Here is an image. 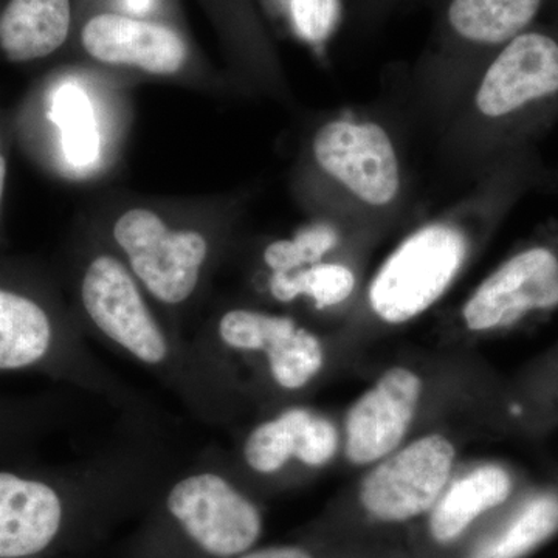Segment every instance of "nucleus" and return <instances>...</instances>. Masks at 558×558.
<instances>
[{
  "label": "nucleus",
  "mask_w": 558,
  "mask_h": 558,
  "mask_svg": "<svg viewBox=\"0 0 558 558\" xmlns=\"http://www.w3.org/2000/svg\"><path fill=\"white\" fill-rule=\"evenodd\" d=\"M72 307L84 336L156 377L205 424L226 421L233 400L199 348L142 288L108 242L72 271Z\"/></svg>",
  "instance_id": "f257e3e1"
},
{
  "label": "nucleus",
  "mask_w": 558,
  "mask_h": 558,
  "mask_svg": "<svg viewBox=\"0 0 558 558\" xmlns=\"http://www.w3.org/2000/svg\"><path fill=\"white\" fill-rule=\"evenodd\" d=\"M171 465L148 427L72 464L0 465V558L44 556L60 545L81 506L148 494Z\"/></svg>",
  "instance_id": "f03ea898"
},
{
  "label": "nucleus",
  "mask_w": 558,
  "mask_h": 558,
  "mask_svg": "<svg viewBox=\"0 0 558 558\" xmlns=\"http://www.w3.org/2000/svg\"><path fill=\"white\" fill-rule=\"evenodd\" d=\"M0 374H39L148 418V405L98 360L60 289L38 267L0 258Z\"/></svg>",
  "instance_id": "7ed1b4c3"
},
{
  "label": "nucleus",
  "mask_w": 558,
  "mask_h": 558,
  "mask_svg": "<svg viewBox=\"0 0 558 558\" xmlns=\"http://www.w3.org/2000/svg\"><path fill=\"white\" fill-rule=\"evenodd\" d=\"M510 185L506 171L490 165L464 196L411 230L371 279V314L403 325L435 306L508 209Z\"/></svg>",
  "instance_id": "20e7f679"
},
{
  "label": "nucleus",
  "mask_w": 558,
  "mask_h": 558,
  "mask_svg": "<svg viewBox=\"0 0 558 558\" xmlns=\"http://www.w3.org/2000/svg\"><path fill=\"white\" fill-rule=\"evenodd\" d=\"M300 196L319 219L349 231L392 222L407 204V175L391 132L343 112L314 131L300 171Z\"/></svg>",
  "instance_id": "39448f33"
},
{
  "label": "nucleus",
  "mask_w": 558,
  "mask_h": 558,
  "mask_svg": "<svg viewBox=\"0 0 558 558\" xmlns=\"http://www.w3.org/2000/svg\"><path fill=\"white\" fill-rule=\"evenodd\" d=\"M557 100L558 36L529 28L481 68L444 117L442 148L450 160L486 170Z\"/></svg>",
  "instance_id": "423d86ee"
},
{
  "label": "nucleus",
  "mask_w": 558,
  "mask_h": 558,
  "mask_svg": "<svg viewBox=\"0 0 558 558\" xmlns=\"http://www.w3.org/2000/svg\"><path fill=\"white\" fill-rule=\"evenodd\" d=\"M543 5L545 0H440L432 43L416 73L429 108L444 119L481 68L532 28Z\"/></svg>",
  "instance_id": "0eeeda50"
},
{
  "label": "nucleus",
  "mask_w": 558,
  "mask_h": 558,
  "mask_svg": "<svg viewBox=\"0 0 558 558\" xmlns=\"http://www.w3.org/2000/svg\"><path fill=\"white\" fill-rule=\"evenodd\" d=\"M108 244L154 303L183 330L218 255L213 233L175 226L150 208L132 207L113 219Z\"/></svg>",
  "instance_id": "6e6552de"
},
{
  "label": "nucleus",
  "mask_w": 558,
  "mask_h": 558,
  "mask_svg": "<svg viewBox=\"0 0 558 558\" xmlns=\"http://www.w3.org/2000/svg\"><path fill=\"white\" fill-rule=\"evenodd\" d=\"M231 475L223 459L208 450L161 486V512L201 556H241L263 534L258 506Z\"/></svg>",
  "instance_id": "1a4fd4ad"
},
{
  "label": "nucleus",
  "mask_w": 558,
  "mask_h": 558,
  "mask_svg": "<svg viewBox=\"0 0 558 558\" xmlns=\"http://www.w3.org/2000/svg\"><path fill=\"white\" fill-rule=\"evenodd\" d=\"M191 339L213 371L230 360L258 359L271 384L286 392L306 388L325 368L317 333L295 318L256 307L220 310Z\"/></svg>",
  "instance_id": "9d476101"
},
{
  "label": "nucleus",
  "mask_w": 558,
  "mask_h": 558,
  "mask_svg": "<svg viewBox=\"0 0 558 558\" xmlns=\"http://www.w3.org/2000/svg\"><path fill=\"white\" fill-rule=\"evenodd\" d=\"M558 312V223L487 275L462 304L470 332H498Z\"/></svg>",
  "instance_id": "9b49d317"
},
{
  "label": "nucleus",
  "mask_w": 558,
  "mask_h": 558,
  "mask_svg": "<svg viewBox=\"0 0 558 558\" xmlns=\"http://www.w3.org/2000/svg\"><path fill=\"white\" fill-rule=\"evenodd\" d=\"M80 49L110 68L134 69L156 76L178 75L189 65L191 46L170 21L138 17L97 7L75 28Z\"/></svg>",
  "instance_id": "f8f14e48"
},
{
  "label": "nucleus",
  "mask_w": 558,
  "mask_h": 558,
  "mask_svg": "<svg viewBox=\"0 0 558 558\" xmlns=\"http://www.w3.org/2000/svg\"><path fill=\"white\" fill-rule=\"evenodd\" d=\"M454 447L429 435L388 454L360 487V501L371 517L387 523L416 519L435 508L449 483Z\"/></svg>",
  "instance_id": "ddd939ff"
},
{
  "label": "nucleus",
  "mask_w": 558,
  "mask_h": 558,
  "mask_svg": "<svg viewBox=\"0 0 558 558\" xmlns=\"http://www.w3.org/2000/svg\"><path fill=\"white\" fill-rule=\"evenodd\" d=\"M422 381L413 371L392 368L349 410L347 454L355 465H366L398 449L409 432Z\"/></svg>",
  "instance_id": "4468645a"
},
{
  "label": "nucleus",
  "mask_w": 558,
  "mask_h": 558,
  "mask_svg": "<svg viewBox=\"0 0 558 558\" xmlns=\"http://www.w3.org/2000/svg\"><path fill=\"white\" fill-rule=\"evenodd\" d=\"M337 449L339 432L329 418L292 407L250 429L242 442L241 461L253 475L269 478L293 462L307 469L323 468Z\"/></svg>",
  "instance_id": "2eb2a0df"
},
{
  "label": "nucleus",
  "mask_w": 558,
  "mask_h": 558,
  "mask_svg": "<svg viewBox=\"0 0 558 558\" xmlns=\"http://www.w3.org/2000/svg\"><path fill=\"white\" fill-rule=\"evenodd\" d=\"M76 28L75 0H2L0 58L10 64L47 60Z\"/></svg>",
  "instance_id": "dca6fc26"
},
{
  "label": "nucleus",
  "mask_w": 558,
  "mask_h": 558,
  "mask_svg": "<svg viewBox=\"0 0 558 558\" xmlns=\"http://www.w3.org/2000/svg\"><path fill=\"white\" fill-rule=\"evenodd\" d=\"M512 494L513 478L508 470L497 464L481 465L442 494L429 517V531L436 542H454L473 521L505 505Z\"/></svg>",
  "instance_id": "f3484780"
},
{
  "label": "nucleus",
  "mask_w": 558,
  "mask_h": 558,
  "mask_svg": "<svg viewBox=\"0 0 558 558\" xmlns=\"http://www.w3.org/2000/svg\"><path fill=\"white\" fill-rule=\"evenodd\" d=\"M231 57L260 83H279L281 70L274 40L255 0H202Z\"/></svg>",
  "instance_id": "a211bd4d"
},
{
  "label": "nucleus",
  "mask_w": 558,
  "mask_h": 558,
  "mask_svg": "<svg viewBox=\"0 0 558 558\" xmlns=\"http://www.w3.org/2000/svg\"><path fill=\"white\" fill-rule=\"evenodd\" d=\"M357 288V275L341 260L325 259L292 274H269L271 299L289 304L310 300L315 310L326 311L347 303Z\"/></svg>",
  "instance_id": "6ab92c4d"
},
{
  "label": "nucleus",
  "mask_w": 558,
  "mask_h": 558,
  "mask_svg": "<svg viewBox=\"0 0 558 558\" xmlns=\"http://www.w3.org/2000/svg\"><path fill=\"white\" fill-rule=\"evenodd\" d=\"M58 422L47 400L0 396V465L25 462Z\"/></svg>",
  "instance_id": "aec40b11"
},
{
  "label": "nucleus",
  "mask_w": 558,
  "mask_h": 558,
  "mask_svg": "<svg viewBox=\"0 0 558 558\" xmlns=\"http://www.w3.org/2000/svg\"><path fill=\"white\" fill-rule=\"evenodd\" d=\"M351 233L339 223L315 218L292 238L270 242L263 252V263L269 274H292L329 259Z\"/></svg>",
  "instance_id": "412c9836"
},
{
  "label": "nucleus",
  "mask_w": 558,
  "mask_h": 558,
  "mask_svg": "<svg viewBox=\"0 0 558 558\" xmlns=\"http://www.w3.org/2000/svg\"><path fill=\"white\" fill-rule=\"evenodd\" d=\"M288 22L289 31L314 49H325L339 27L341 0H263Z\"/></svg>",
  "instance_id": "4be33fe9"
},
{
  "label": "nucleus",
  "mask_w": 558,
  "mask_h": 558,
  "mask_svg": "<svg viewBox=\"0 0 558 558\" xmlns=\"http://www.w3.org/2000/svg\"><path fill=\"white\" fill-rule=\"evenodd\" d=\"M54 120L62 131L65 154L72 163L86 165L97 156L92 109L76 87H64L54 100Z\"/></svg>",
  "instance_id": "5701e85b"
},
{
  "label": "nucleus",
  "mask_w": 558,
  "mask_h": 558,
  "mask_svg": "<svg viewBox=\"0 0 558 558\" xmlns=\"http://www.w3.org/2000/svg\"><path fill=\"white\" fill-rule=\"evenodd\" d=\"M234 558H314L306 549L299 546H271V548L250 549Z\"/></svg>",
  "instance_id": "b1692460"
},
{
  "label": "nucleus",
  "mask_w": 558,
  "mask_h": 558,
  "mask_svg": "<svg viewBox=\"0 0 558 558\" xmlns=\"http://www.w3.org/2000/svg\"><path fill=\"white\" fill-rule=\"evenodd\" d=\"M400 2L402 0H355L359 13L369 22L387 16L389 11L395 10Z\"/></svg>",
  "instance_id": "393cba45"
},
{
  "label": "nucleus",
  "mask_w": 558,
  "mask_h": 558,
  "mask_svg": "<svg viewBox=\"0 0 558 558\" xmlns=\"http://www.w3.org/2000/svg\"><path fill=\"white\" fill-rule=\"evenodd\" d=\"M7 182H9V149L5 137L0 130V216H2L3 201H5Z\"/></svg>",
  "instance_id": "a878e982"
},
{
  "label": "nucleus",
  "mask_w": 558,
  "mask_h": 558,
  "mask_svg": "<svg viewBox=\"0 0 558 558\" xmlns=\"http://www.w3.org/2000/svg\"><path fill=\"white\" fill-rule=\"evenodd\" d=\"M543 400H545V413L558 416V369L554 373L549 385H543Z\"/></svg>",
  "instance_id": "bb28decb"
}]
</instances>
